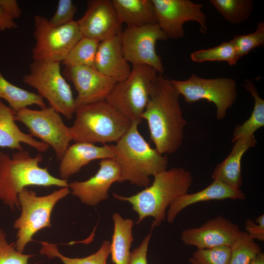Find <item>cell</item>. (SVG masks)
I'll use <instances>...</instances> for the list:
<instances>
[{"label":"cell","mask_w":264,"mask_h":264,"mask_svg":"<svg viewBox=\"0 0 264 264\" xmlns=\"http://www.w3.org/2000/svg\"><path fill=\"white\" fill-rule=\"evenodd\" d=\"M179 97L171 80L157 75L142 119L147 121L150 138L163 154L176 152L183 142L187 122L183 116Z\"/></svg>","instance_id":"6da1fadb"},{"label":"cell","mask_w":264,"mask_h":264,"mask_svg":"<svg viewBox=\"0 0 264 264\" xmlns=\"http://www.w3.org/2000/svg\"><path fill=\"white\" fill-rule=\"evenodd\" d=\"M43 159L42 154L33 157L24 149L12 156L0 151V201L14 211L21 209L19 194L27 186L68 187L67 180L53 176L47 167L39 166Z\"/></svg>","instance_id":"7a4b0ae2"},{"label":"cell","mask_w":264,"mask_h":264,"mask_svg":"<svg viewBox=\"0 0 264 264\" xmlns=\"http://www.w3.org/2000/svg\"><path fill=\"white\" fill-rule=\"evenodd\" d=\"M151 185L139 193L124 197L113 193L114 198L127 201L138 215L136 224L147 217L154 220L152 225H160L166 218V210L174 201L188 193L193 178L191 173L181 167H173L154 176Z\"/></svg>","instance_id":"3957f363"},{"label":"cell","mask_w":264,"mask_h":264,"mask_svg":"<svg viewBox=\"0 0 264 264\" xmlns=\"http://www.w3.org/2000/svg\"><path fill=\"white\" fill-rule=\"evenodd\" d=\"M132 122L127 132L112 145L115 160L121 172L119 182L129 181L138 187L150 185V176L167 169L168 159L155 148H152L140 133L138 126Z\"/></svg>","instance_id":"277c9868"},{"label":"cell","mask_w":264,"mask_h":264,"mask_svg":"<svg viewBox=\"0 0 264 264\" xmlns=\"http://www.w3.org/2000/svg\"><path fill=\"white\" fill-rule=\"evenodd\" d=\"M75 114L69 129L72 140L76 143L116 142L132 124L105 100L79 106Z\"/></svg>","instance_id":"5b68a950"},{"label":"cell","mask_w":264,"mask_h":264,"mask_svg":"<svg viewBox=\"0 0 264 264\" xmlns=\"http://www.w3.org/2000/svg\"><path fill=\"white\" fill-rule=\"evenodd\" d=\"M157 73L148 66H132L129 76L115 85L105 100L131 122H141Z\"/></svg>","instance_id":"8992f818"},{"label":"cell","mask_w":264,"mask_h":264,"mask_svg":"<svg viewBox=\"0 0 264 264\" xmlns=\"http://www.w3.org/2000/svg\"><path fill=\"white\" fill-rule=\"evenodd\" d=\"M22 81L45 98L50 107L70 120L76 106L70 87L60 71V62L33 61Z\"/></svg>","instance_id":"52a82bcc"},{"label":"cell","mask_w":264,"mask_h":264,"mask_svg":"<svg viewBox=\"0 0 264 264\" xmlns=\"http://www.w3.org/2000/svg\"><path fill=\"white\" fill-rule=\"evenodd\" d=\"M69 193L68 187H62L40 197L26 188L22 190L18 196L21 214L14 223V227L18 230L15 242L17 251L23 253L25 246L33 241L32 237L37 232L51 226L50 217L54 206Z\"/></svg>","instance_id":"ba28073f"},{"label":"cell","mask_w":264,"mask_h":264,"mask_svg":"<svg viewBox=\"0 0 264 264\" xmlns=\"http://www.w3.org/2000/svg\"><path fill=\"white\" fill-rule=\"evenodd\" d=\"M34 37L36 43L32 49L35 61L63 62L82 35L77 21L56 26L45 17H34Z\"/></svg>","instance_id":"9c48e42d"},{"label":"cell","mask_w":264,"mask_h":264,"mask_svg":"<svg viewBox=\"0 0 264 264\" xmlns=\"http://www.w3.org/2000/svg\"><path fill=\"white\" fill-rule=\"evenodd\" d=\"M171 81L186 103L201 100L213 103L219 120L225 118L228 109L234 105L238 96L236 81L228 77L205 79L192 74L185 80Z\"/></svg>","instance_id":"30bf717a"},{"label":"cell","mask_w":264,"mask_h":264,"mask_svg":"<svg viewBox=\"0 0 264 264\" xmlns=\"http://www.w3.org/2000/svg\"><path fill=\"white\" fill-rule=\"evenodd\" d=\"M15 119L28 129L32 137L51 147L57 160H61L72 138L69 127L65 124L60 113L50 107L40 110L24 108L16 113Z\"/></svg>","instance_id":"8fae6325"},{"label":"cell","mask_w":264,"mask_h":264,"mask_svg":"<svg viewBox=\"0 0 264 264\" xmlns=\"http://www.w3.org/2000/svg\"><path fill=\"white\" fill-rule=\"evenodd\" d=\"M168 39L157 23L127 27L120 34L122 49L126 60L133 65H146L163 74L164 67L156 51L158 41Z\"/></svg>","instance_id":"7c38bea8"},{"label":"cell","mask_w":264,"mask_h":264,"mask_svg":"<svg viewBox=\"0 0 264 264\" xmlns=\"http://www.w3.org/2000/svg\"><path fill=\"white\" fill-rule=\"evenodd\" d=\"M156 23L168 38H183L184 23L197 22L202 34L207 30L206 16L202 11L203 5L190 0H152Z\"/></svg>","instance_id":"4fadbf2b"},{"label":"cell","mask_w":264,"mask_h":264,"mask_svg":"<svg viewBox=\"0 0 264 264\" xmlns=\"http://www.w3.org/2000/svg\"><path fill=\"white\" fill-rule=\"evenodd\" d=\"M63 75L77 92L76 109L82 105L105 100L117 82L94 66H66Z\"/></svg>","instance_id":"5bb4252c"},{"label":"cell","mask_w":264,"mask_h":264,"mask_svg":"<svg viewBox=\"0 0 264 264\" xmlns=\"http://www.w3.org/2000/svg\"><path fill=\"white\" fill-rule=\"evenodd\" d=\"M87 4L85 14L77 21L83 36L100 42L121 33L122 23L112 0H89Z\"/></svg>","instance_id":"9a60e30c"},{"label":"cell","mask_w":264,"mask_h":264,"mask_svg":"<svg viewBox=\"0 0 264 264\" xmlns=\"http://www.w3.org/2000/svg\"><path fill=\"white\" fill-rule=\"evenodd\" d=\"M241 233L239 227L228 219L218 216L196 228L182 231L181 240L188 245L198 249L220 246L230 247Z\"/></svg>","instance_id":"2e32d148"},{"label":"cell","mask_w":264,"mask_h":264,"mask_svg":"<svg viewBox=\"0 0 264 264\" xmlns=\"http://www.w3.org/2000/svg\"><path fill=\"white\" fill-rule=\"evenodd\" d=\"M99 165L97 173L89 179L68 183L74 196L83 203L92 206L108 199L111 185L119 182L121 179L120 168L113 158L102 159Z\"/></svg>","instance_id":"e0dca14e"},{"label":"cell","mask_w":264,"mask_h":264,"mask_svg":"<svg viewBox=\"0 0 264 264\" xmlns=\"http://www.w3.org/2000/svg\"><path fill=\"white\" fill-rule=\"evenodd\" d=\"M114 155L112 145L98 146L93 144L75 142L68 146L60 161V176L62 179L67 180L91 161L113 158Z\"/></svg>","instance_id":"ac0fdd59"},{"label":"cell","mask_w":264,"mask_h":264,"mask_svg":"<svg viewBox=\"0 0 264 264\" xmlns=\"http://www.w3.org/2000/svg\"><path fill=\"white\" fill-rule=\"evenodd\" d=\"M94 66L117 82L124 81L129 76L132 68L123 53L120 34L99 43Z\"/></svg>","instance_id":"d6986e66"},{"label":"cell","mask_w":264,"mask_h":264,"mask_svg":"<svg viewBox=\"0 0 264 264\" xmlns=\"http://www.w3.org/2000/svg\"><path fill=\"white\" fill-rule=\"evenodd\" d=\"M245 198V195L241 189L232 188L220 181L214 180L204 189L192 194L187 193L176 199L169 207L167 220L169 223H172L183 209L198 202L225 199L243 200Z\"/></svg>","instance_id":"ffe728a7"},{"label":"cell","mask_w":264,"mask_h":264,"mask_svg":"<svg viewBox=\"0 0 264 264\" xmlns=\"http://www.w3.org/2000/svg\"><path fill=\"white\" fill-rule=\"evenodd\" d=\"M256 144L257 140L254 135L235 141L228 155L215 167L212 175V178L232 188L240 189L242 183V158L244 154L249 149L254 147Z\"/></svg>","instance_id":"44dd1931"},{"label":"cell","mask_w":264,"mask_h":264,"mask_svg":"<svg viewBox=\"0 0 264 264\" xmlns=\"http://www.w3.org/2000/svg\"><path fill=\"white\" fill-rule=\"evenodd\" d=\"M16 113L0 99V147L22 151L23 148L21 143H23L39 152H47L49 148L48 145L35 139L20 129L15 123Z\"/></svg>","instance_id":"7402d4cb"},{"label":"cell","mask_w":264,"mask_h":264,"mask_svg":"<svg viewBox=\"0 0 264 264\" xmlns=\"http://www.w3.org/2000/svg\"><path fill=\"white\" fill-rule=\"evenodd\" d=\"M117 15L127 27L156 23L152 0H112Z\"/></svg>","instance_id":"603a6c76"},{"label":"cell","mask_w":264,"mask_h":264,"mask_svg":"<svg viewBox=\"0 0 264 264\" xmlns=\"http://www.w3.org/2000/svg\"><path fill=\"white\" fill-rule=\"evenodd\" d=\"M114 231L110 243L111 260L115 264H130V248L134 240L132 235L133 221L124 219L117 213L112 215Z\"/></svg>","instance_id":"cb8c5ba5"},{"label":"cell","mask_w":264,"mask_h":264,"mask_svg":"<svg viewBox=\"0 0 264 264\" xmlns=\"http://www.w3.org/2000/svg\"><path fill=\"white\" fill-rule=\"evenodd\" d=\"M244 88L254 99L253 110L249 118L242 125H237L233 131L232 142L246 136L254 135L260 128L264 126V100L259 95L254 83L249 79L245 80Z\"/></svg>","instance_id":"d4e9b609"},{"label":"cell","mask_w":264,"mask_h":264,"mask_svg":"<svg viewBox=\"0 0 264 264\" xmlns=\"http://www.w3.org/2000/svg\"><path fill=\"white\" fill-rule=\"evenodd\" d=\"M0 99L6 100L16 112L29 106L35 105L41 109L46 105L38 94L18 87L7 81L0 71Z\"/></svg>","instance_id":"484cf974"},{"label":"cell","mask_w":264,"mask_h":264,"mask_svg":"<svg viewBox=\"0 0 264 264\" xmlns=\"http://www.w3.org/2000/svg\"><path fill=\"white\" fill-rule=\"evenodd\" d=\"M42 248L40 250L43 255L47 256L49 259L58 258L64 264H108L107 259L110 254V242L104 241L100 248L95 253L81 258H71L62 254L59 251L56 244L47 242H40Z\"/></svg>","instance_id":"4316f807"},{"label":"cell","mask_w":264,"mask_h":264,"mask_svg":"<svg viewBox=\"0 0 264 264\" xmlns=\"http://www.w3.org/2000/svg\"><path fill=\"white\" fill-rule=\"evenodd\" d=\"M210 3L228 22L240 24L248 20L254 3L251 0H210Z\"/></svg>","instance_id":"83f0119b"},{"label":"cell","mask_w":264,"mask_h":264,"mask_svg":"<svg viewBox=\"0 0 264 264\" xmlns=\"http://www.w3.org/2000/svg\"><path fill=\"white\" fill-rule=\"evenodd\" d=\"M99 43L95 39L83 36L70 50L63 64L66 66H94Z\"/></svg>","instance_id":"f1b7e54d"},{"label":"cell","mask_w":264,"mask_h":264,"mask_svg":"<svg viewBox=\"0 0 264 264\" xmlns=\"http://www.w3.org/2000/svg\"><path fill=\"white\" fill-rule=\"evenodd\" d=\"M190 58L196 63L225 62L230 66L236 64L240 59L232 40L223 42L214 47L193 52L190 54Z\"/></svg>","instance_id":"f546056e"},{"label":"cell","mask_w":264,"mask_h":264,"mask_svg":"<svg viewBox=\"0 0 264 264\" xmlns=\"http://www.w3.org/2000/svg\"><path fill=\"white\" fill-rule=\"evenodd\" d=\"M230 249L228 264H249L262 252L260 246L244 231H241Z\"/></svg>","instance_id":"4dcf8cb0"},{"label":"cell","mask_w":264,"mask_h":264,"mask_svg":"<svg viewBox=\"0 0 264 264\" xmlns=\"http://www.w3.org/2000/svg\"><path fill=\"white\" fill-rule=\"evenodd\" d=\"M231 40L239 58H241L247 55L251 50L264 45V22H259L254 32L236 36Z\"/></svg>","instance_id":"1f68e13d"},{"label":"cell","mask_w":264,"mask_h":264,"mask_svg":"<svg viewBox=\"0 0 264 264\" xmlns=\"http://www.w3.org/2000/svg\"><path fill=\"white\" fill-rule=\"evenodd\" d=\"M230 255L227 246L198 249L189 261L192 264H228Z\"/></svg>","instance_id":"d6a6232c"},{"label":"cell","mask_w":264,"mask_h":264,"mask_svg":"<svg viewBox=\"0 0 264 264\" xmlns=\"http://www.w3.org/2000/svg\"><path fill=\"white\" fill-rule=\"evenodd\" d=\"M6 236L3 229H0V264H29L28 260L34 255L17 251L15 243H8Z\"/></svg>","instance_id":"836d02e7"},{"label":"cell","mask_w":264,"mask_h":264,"mask_svg":"<svg viewBox=\"0 0 264 264\" xmlns=\"http://www.w3.org/2000/svg\"><path fill=\"white\" fill-rule=\"evenodd\" d=\"M77 7L71 0H59L56 11L50 19L53 25L61 26L74 21Z\"/></svg>","instance_id":"e575fe53"},{"label":"cell","mask_w":264,"mask_h":264,"mask_svg":"<svg viewBox=\"0 0 264 264\" xmlns=\"http://www.w3.org/2000/svg\"><path fill=\"white\" fill-rule=\"evenodd\" d=\"M245 232L253 239L264 241V215L257 217L255 220L247 219L245 222Z\"/></svg>","instance_id":"d590c367"},{"label":"cell","mask_w":264,"mask_h":264,"mask_svg":"<svg viewBox=\"0 0 264 264\" xmlns=\"http://www.w3.org/2000/svg\"><path fill=\"white\" fill-rule=\"evenodd\" d=\"M154 227L152 225L150 233L143 239L141 244L131 252L130 264H148L147 259L148 245Z\"/></svg>","instance_id":"8d00e7d4"},{"label":"cell","mask_w":264,"mask_h":264,"mask_svg":"<svg viewBox=\"0 0 264 264\" xmlns=\"http://www.w3.org/2000/svg\"><path fill=\"white\" fill-rule=\"evenodd\" d=\"M0 6L4 12L13 20L20 18L22 15V10L16 0H0Z\"/></svg>","instance_id":"74e56055"},{"label":"cell","mask_w":264,"mask_h":264,"mask_svg":"<svg viewBox=\"0 0 264 264\" xmlns=\"http://www.w3.org/2000/svg\"><path fill=\"white\" fill-rule=\"evenodd\" d=\"M18 27L14 20L7 15L0 6V30L11 29Z\"/></svg>","instance_id":"f35d334b"},{"label":"cell","mask_w":264,"mask_h":264,"mask_svg":"<svg viewBox=\"0 0 264 264\" xmlns=\"http://www.w3.org/2000/svg\"><path fill=\"white\" fill-rule=\"evenodd\" d=\"M249 264H264V254L261 252Z\"/></svg>","instance_id":"ab89813d"}]
</instances>
